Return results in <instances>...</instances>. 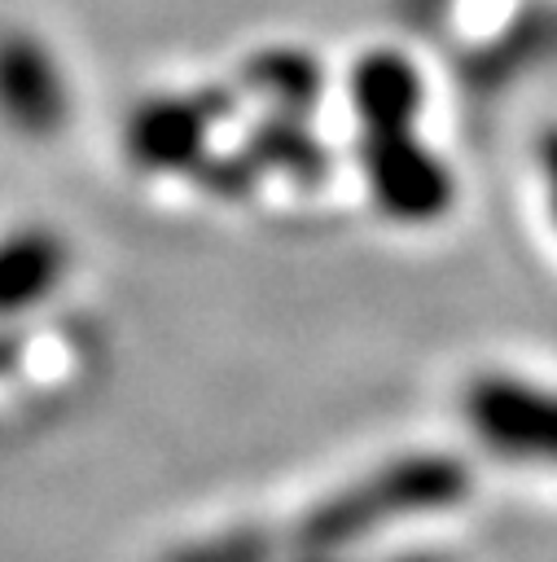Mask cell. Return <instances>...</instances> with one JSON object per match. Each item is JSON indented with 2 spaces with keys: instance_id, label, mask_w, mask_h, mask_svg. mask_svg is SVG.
Here are the masks:
<instances>
[{
  "instance_id": "obj_1",
  "label": "cell",
  "mask_w": 557,
  "mask_h": 562,
  "mask_svg": "<svg viewBox=\"0 0 557 562\" xmlns=\"http://www.w3.org/2000/svg\"><path fill=\"white\" fill-rule=\"evenodd\" d=\"M355 110L364 127L368 184L377 189L382 206L403 220L439 215L447 202V176H439L417 132L421 92L412 66L399 57H368L355 70Z\"/></svg>"
},
{
  "instance_id": "obj_2",
  "label": "cell",
  "mask_w": 557,
  "mask_h": 562,
  "mask_svg": "<svg viewBox=\"0 0 557 562\" xmlns=\"http://www.w3.org/2000/svg\"><path fill=\"white\" fill-rule=\"evenodd\" d=\"M469 435L500 461L557 474V386L531 373H474L461 395Z\"/></svg>"
},
{
  "instance_id": "obj_3",
  "label": "cell",
  "mask_w": 557,
  "mask_h": 562,
  "mask_svg": "<svg viewBox=\"0 0 557 562\" xmlns=\"http://www.w3.org/2000/svg\"><path fill=\"white\" fill-rule=\"evenodd\" d=\"M535 180L544 189V215H553L557 224V127L544 132L535 145Z\"/></svg>"
}]
</instances>
